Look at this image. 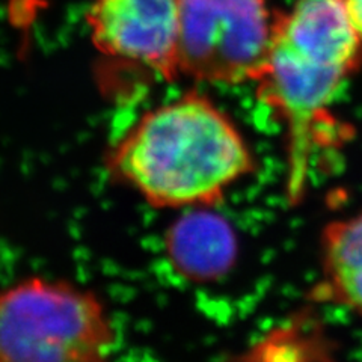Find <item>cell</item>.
<instances>
[{"label": "cell", "mask_w": 362, "mask_h": 362, "mask_svg": "<svg viewBox=\"0 0 362 362\" xmlns=\"http://www.w3.org/2000/svg\"><path fill=\"white\" fill-rule=\"evenodd\" d=\"M110 171L154 207H204L254 169L225 113L198 93L169 101L134 124L110 154Z\"/></svg>", "instance_id": "6da1fadb"}, {"label": "cell", "mask_w": 362, "mask_h": 362, "mask_svg": "<svg viewBox=\"0 0 362 362\" xmlns=\"http://www.w3.org/2000/svg\"><path fill=\"white\" fill-rule=\"evenodd\" d=\"M362 62V38L346 0H298L279 13L258 97L286 124L288 197L298 201L327 109Z\"/></svg>", "instance_id": "7a4b0ae2"}, {"label": "cell", "mask_w": 362, "mask_h": 362, "mask_svg": "<svg viewBox=\"0 0 362 362\" xmlns=\"http://www.w3.org/2000/svg\"><path fill=\"white\" fill-rule=\"evenodd\" d=\"M118 332L95 293L33 276L0 290V362H97Z\"/></svg>", "instance_id": "3957f363"}, {"label": "cell", "mask_w": 362, "mask_h": 362, "mask_svg": "<svg viewBox=\"0 0 362 362\" xmlns=\"http://www.w3.org/2000/svg\"><path fill=\"white\" fill-rule=\"evenodd\" d=\"M278 17L269 0H180L178 76L219 85L255 82Z\"/></svg>", "instance_id": "277c9868"}, {"label": "cell", "mask_w": 362, "mask_h": 362, "mask_svg": "<svg viewBox=\"0 0 362 362\" xmlns=\"http://www.w3.org/2000/svg\"><path fill=\"white\" fill-rule=\"evenodd\" d=\"M86 23L107 58L178 77L180 0H88Z\"/></svg>", "instance_id": "5b68a950"}, {"label": "cell", "mask_w": 362, "mask_h": 362, "mask_svg": "<svg viewBox=\"0 0 362 362\" xmlns=\"http://www.w3.org/2000/svg\"><path fill=\"white\" fill-rule=\"evenodd\" d=\"M322 270L313 299L339 303L362 317V213L326 226Z\"/></svg>", "instance_id": "8992f818"}, {"label": "cell", "mask_w": 362, "mask_h": 362, "mask_svg": "<svg viewBox=\"0 0 362 362\" xmlns=\"http://www.w3.org/2000/svg\"><path fill=\"white\" fill-rule=\"evenodd\" d=\"M168 242L177 266L194 278L222 275L235 257V239L230 225L210 213H195L180 221Z\"/></svg>", "instance_id": "52a82bcc"}, {"label": "cell", "mask_w": 362, "mask_h": 362, "mask_svg": "<svg viewBox=\"0 0 362 362\" xmlns=\"http://www.w3.org/2000/svg\"><path fill=\"white\" fill-rule=\"evenodd\" d=\"M334 352L335 344L325 327L311 313H300L258 339L243 359L325 361L332 359Z\"/></svg>", "instance_id": "ba28073f"}, {"label": "cell", "mask_w": 362, "mask_h": 362, "mask_svg": "<svg viewBox=\"0 0 362 362\" xmlns=\"http://www.w3.org/2000/svg\"><path fill=\"white\" fill-rule=\"evenodd\" d=\"M346 4L350 18H352L359 37L362 38V0H346Z\"/></svg>", "instance_id": "9c48e42d"}]
</instances>
